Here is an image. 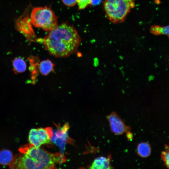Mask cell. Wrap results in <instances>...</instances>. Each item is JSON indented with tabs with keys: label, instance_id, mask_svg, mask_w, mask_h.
I'll return each mask as SVG.
<instances>
[{
	"label": "cell",
	"instance_id": "cell-12",
	"mask_svg": "<svg viewBox=\"0 0 169 169\" xmlns=\"http://www.w3.org/2000/svg\"><path fill=\"white\" fill-rule=\"evenodd\" d=\"M169 26H161L158 25H154L150 28V32L155 35H164L169 36Z\"/></svg>",
	"mask_w": 169,
	"mask_h": 169
},
{
	"label": "cell",
	"instance_id": "cell-6",
	"mask_svg": "<svg viewBox=\"0 0 169 169\" xmlns=\"http://www.w3.org/2000/svg\"><path fill=\"white\" fill-rule=\"evenodd\" d=\"M53 136L51 127L32 129L28 136L29 144L36 147H40L43 144L49 143Z\"/></svg>",
	"mask_w": 169,
	"mask_h": 169
},
{
	"label": "cell",
	"instance_id": "cell-8",
	"mask_svg": "<svg viewBox=\"0 0 169 169\" xmlns=\"http://www.w3.org/2000/svg\"><path fill=\"white\" fill-rule=\"evenodd\" d=\"M111 156L108 157L100 156L94 160L89 168L91 169H109L112 168L110 162Z\"/></svg>",
	"mask_w": 169,
	"mask_h": 169
},
{
	"label": "cell",
	"instance_id": "cell-11",
	"mask_svg": "<svg viewBox=\"0 0 169 169\" xmlns=\"http://www.w3.org/2000/svg\"><path fill=\"white\" fill-rule=\"evenodd\" d=\"M137 153L139 156L143 158H146L149 156L151 153V147L150 144L142 142L137 146Z\"/></svg>",
	"mask_w": 169,
	"mask_h": 169
},
{
	"label": "cell",
	"instance_id": "cell-20",
	"mask_svg": "<svg viewBox=\"0 0 169 169\" xmlns=\"http://www.w3.org/2000/svg\"><path fill=\"white\" fill-rule=\"evenodd\" d=\"M119 58L121 60H122L123 59V56H119Z\"/></svg>",
	"mask_w": 169,
	"mask_h": 169
},
{
	"label": "cell",
	"instance_id": "cell-17",
	"mask_svg": "<svg viewBox=\"0 0 169 169\" xmlns=\"http://www.w3.org/2000/svg\"><path fill=\"white\" fill-rule=\"evenodd\" d=\"M102 0H90V4L93 5H97L100 4Z\"/></svg>",
	"mask_w": 169,
	"mask_h": 169
},
{
	"label": "cell",
	"instance_id": "cell-14",
	"mask_svg": "<svg viewBox=\"0 0 169 169\" xmlns=\"http://www.w3.org/2000/svg\"><path fill=\"white\" fill-rule=\"evenodd\" d=\"M165 151L161 152V157L165 164L168 168H169V147L167 145H165Z\"/></svg>",
	"mask_w": 169,
	"mask_h": 169
},
{
	"label": "cell",
	"instance_id": "cell-4",
	"mask_svg": "<svg viewBox=\"0 0 169 169\" xmlns=\"http://www.w3.org/2000/svg\"><path fill=\"white\" fill-rule=\"evenodd\" d=\"M30 18L33 25L46 32L50 31L58 25L57 17L51 8L47 6L34 8Z\"/></svg>",
	"mask_w": 169,
	"mask_h": 169
},
{
	"label": "cell",
	"instance_id": "cell-13",
	"mask_svg": "<svg viewBox=\"0 0 169 169\" xmlns=\"http://www.w3.org/2000/svg\"><path fill=\"white\" fill-rule=\"evenodd\" d=\"M13 64L14 71L16 73L23 72L26 69V62L21 58H16L14 59Z\"/></svg>",
	"mask_w": 169,
	"mask_h": 169
},
{
	"label": "cell",
	"instance_id": "cell-18",
	"mask_svg": "<svg viewBox=\"0 0 169 169\" xmlns=\"http://www.w3.org/2000/svg\"><path fill=\"white\" fill-rule=\"evenodd\" d=\"M126 133V136L129 140H131L133 138V135L130 131Z\"/></svg>",
	"mask_w": 169,
	"mask_h": 169
},
{
	"label": "cell",
	"instance_id": "cell-19",
	"mask_svg": "<svg viewBox=\"0 0 169 169\" xmlns=\"http://www.w3.org/2000/svg\"><path fill=\"white\" fill-rule=\"evenodd\" d=\"M154 76L152 75H151L148 76V80L149 81H150L153 80L154 79Z\"/></svg>",
	"mask_w": 169,
	"mask_h": 169
},
{
	"label": "cell",
	"instance_id": "cell-16",
	"mask_svg": "<svg viewBox=\"0 0 169 169\" xmlns=\"http://www.w3.org/2000/svg\"><path fill=\"white\" fill-rule=\"evenodd\" d=\"M66 6L71 7L74 6L77 3V0H62Z\"/></svg>",
	"mask_w": 169,
	"mask_h": 169
},
{
	"label": "cell",
	"instance_id": "cell-9",
	"mask_svg": "<svg viewBox=\"0 0 169 169\" xmlns=\"http://www.w3.org/2000/svg\"><path fill=\"white\" fill-rule=\"evenodd\" d=\"M39 70L40 73L44 75H46L53 70L54 64L49 59L42 61L39 64Z\"/></svg>",
	"mask_w": 169,
	"mask_h": 169
},
{
	"label": "cell",
	"instance_id": "cell-10",
	"mask_svg": "<svg viewBox=\"0 0 169 169\" xmlns=\"http://www.w3.org/2000/svg\"><path fill=\"white\" fill-rule=\"evenodd\" d=\"M14 156L12 152L8 149L0 151V164L4 166L9 165L12 162Z\"/></svg>",
	"mask_w": 169,
	"mask_h": 169
},
{
	"label": "cell",
	"instance_id": "cell-5",
	"mask_svg": "<svg viewBox=\"0 0 169 169\" xmlns=\"http://www.w3.org/2000/svg\"><path fill=\"white\" fill-rule=\"evenodd\" d=\"M31 6H28L23 13L15 21L17 30L25 36L31 43L36 41L37 38L32 26L30 11Z\"/></svg>",
	"mask_w": 169,
	"mask_h": 169
},
{
	"label": "cell",
	"instance_id": "cell-2",
	"mask_svg": "<svg viewBox=\"0 0 169 169\" xmlns=\"http://www.w3.org/2000/svg\"><path fill=\"white\" fill-rule=\"evenodd\" d=\"M19 150L32 158L35 162L38 169L54 168L57 164L66 160L63 155L59 153H51L30 144L21 147Z\"/></svg>",
	"mask_w": 169,
	"mask_h": 169
},
{
	"label": "cell",
	"instance_id": "cell-3",
	"mask_svg": "<svg viewBox=\"0 0 169 169\" xmlns=\"http://www.w3.org/2000/svg\"><path fill=\"white\" fill-rule=\"evenodd\" d=\"M136 0H105L104 8L106 17L112 23H122L135 5Z\"/></svg>",
	"mask_w": 169,
	"mask_h": 169
},
{
	"label": "cell",
	"instance_id": "cell-15",
	"mask_svg": "<svg viewBox=\"0 0 169 169\" xmlns=\"http://www.w3.org/2000/svg\"><path fill=\"white\" fill-rule=\"evenodd\" d=\"M79 8L83 9L90 4V0H77Z\"/></svg>",
	"mask_w": 169,
	"mask_h": 169
},
{
	"label": "cell",
	"instance_id": "cell-1",
	"mask_svg": "<svg viewBox=\"0 0 169 169\" xmlns=\"http://www.w3.org/2000/svg\"><path fill=\"white\" fill-rule=\"evenodd\" d=\"M36 41L42 43L52 56L65 58L76 51L81 39L73 26L64 23L58 25L43 38L37 39Z\"/></svg>",
	"mask_w": 169,
	"mask_h": 169
},
{
	"label": "cell",
	"instance_id": "cell-7",
	"mask_svg": "<svg viewBox=\"0 0 169 169\" xmlns=\"http://www.w3.org/2000/svg\"><path fill=\"white\" fill-rule=\"evenodd\" d=\"M111 131L116 135H120L130 131L131 128L126 125L118 115L112 112L107 116Z\"/></svg>",
	"mask_w": 169,
	"mask_h": 169
}]
</instances>
